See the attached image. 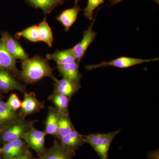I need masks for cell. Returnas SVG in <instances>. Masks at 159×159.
I'll return each instance as SVG.
<instances>
[{
    "mask_svg": "<svg viewBox=\"0 0 159 159\" xmlns=\"http://www.w3.org/2000/svg\"><path fill=\"white\" fill-rule=\"evenodd\" d=\"M21 63L20 79L27 84L35 83L45 77L51 78L54 82L57 80L46 58L35 55L32 58L22 61Z\"/></svg>",
    "mask_w": 159,
    "mask_h": 159,
    "instance_id": "cell-1",
    "label": "cell"
},
{
    "mask_svg": "<svg viewBox=\"0 0 159 159\" xmlns=\"http://www.w3.org/2000/svg\"><path fill=\"white\" fill-rule=\"evenodd\" d=\"M36 122V120L27 121L23 118L18 119L7 126L0 134V141L4 145L9 142L23 139L25 134L31 127L34 126Z\"/></svg>",
    "mask_w": 159,
    "mask_h": 159,
    "instance_id": "cell-2",
    "label": "cell"
},
{
    "mask_svg": "<svg viewBox=\"0 0 159 159\" xmlns=\"http://www.w3.org/2000/svg\"><path fill=\"white\" fill-rule=\"evenodd\" d=\"M116 130L107 134H89L84 136L85 143L93 147L101 159H109L108 151L111 143L120 132Z\"/></svg>",
    "mask_w": 159,
    "mask_h": 159,
    "instance_id": "cell-3",
    "label": "cell"
},
{
    "mask_svg": "<svg viewBox=\"0 0 159 159\" xmlns=\"http://www.w3.org/2000/svg\"><path fill=\"white\" fill-rule=\"evenodd\" d=\"M158 60L159 58L144 59L122 56L109 61H103L98 64L89 65L85 66L84 68L87 71L91 70L98 68L105 67L107 66H113L119 68L125 69L137 65L141 64L144 63L157 61Z\"/></svg>",
    "mask_w": 159,
    "mask_h": 159,
    "instance_id": "cell-4",
    "label": "cell"
},
{
    "mask_svg": "<svg viewBox=\"0 0 159 159\" xmlns=\"http://www.w3.org/2000/svg\"><path fill=\"white\" fill-rule=\"evenodd\" d=\"M46 135L44 131L38 130L33 126L25 134L23 140L28 147L36 152L40 157H42L46 150L45 146Z\"/></svg>",
    "mask_w": 159,
    "mask_h": 159,
    "instance_id": "cell-5",
    "label": "cell"
},
{
    "mask_svg": "<svg viewBox=\"0 0 159 159\" xmlns=\"http://www.w3.org/2000/svg\"><path fill=\"white\" fill-rule=\"evenodd\" d=\"M97 15L88 29L84 31L82 39L72 48L77 62L80 63L83 58L86 51L93 42L97 36V33L93 30Z\"/></svg>",
    "mask_w": 159,
    "mask_h": 159,
    "instance_id": "cell-6",
    "label": "cell"
},
{
    "mask_svg": "<svg viewBox=\"0 0 159 159\" xmlns=\"http://www.w3.org/2000/svg\"><path fill=\"white\" fill-rule=\"evenodd\" d=\"M44 108V102L39 100L36 94L33 92L26 93L24 94V99L19 113L21 118L25 119L28 116L37 113Z\"/></svg>",
    "mask_w": 159,
    "mask_h": 159,
    "instance_id": "cell-7",
    "label": "cell"
},
{
    "mask_svg": "<svg viewBox=\"0 0 159 159\" xmlns=\"http://www.w3.org/2000/svg\"><path fill=\"white\" fill-rule=\"evenodd\" d=\"M0 39L8 52L16 59L24 61L29 58V54L22 46L8 32L2 31Z\"/></svg>",
    "mask_w": 159,
    "mask_h": 159,
    "instance_id": "cell-8",
    "label": "cell"
},
{
    "mask_svg": "<svg viewBox=\"0 0 159 159\" xmlns=\"http://www.w3.org/2000/svg\"><path fill=\"white\" fill-rule=\"evenodd\" d=\"M19 91L25 94L27 93L25 86L19 81L10 72L0 69V91L9 93L11 91Z\"/></svg>",
    "mask_w": 159,
    "mask_h": 159,
    "instance_id": "cell-9",
    "label": "cell"
},
{
    "mask_svg": "<svg viewBox=\"0 0 159 159\" xmlns=\"http://www.w3.org/2000/svg\"><path fill=\"white\" fill-rule=\"evenodd\" d=\"M25 142L23 139L4 144L0 148V155L2 159H11L22 155L28 150Z\"/></svg>",
    "mask_w": 159,
    "mask_h": 159,
    "instance_id": "cell-10",
    "label": "cell"
},
{
    "mask_svg": "<svg viewBox=\"0 0 159 159\" xmlns=\"http://www.w3.org/2000/svg\"><path fill=\"white\" fill-rule=\"evenodd\" d=\"M16 63V59L8 52L0 39V69L9 71L20 79V71L17 69Z\"/></svg>",
    "mask_w": 159,
    "mask_h": 159,
    "instance_id": "cell-11",
    "label": "cell"
},
{
    "mask_svg": "<svg viewBox=\"0 0 159 159\" xmlns=\"http://www.w3.org/2000/svg\"><path fill=\"white\" fill-rule=\"evenodd\" d=\"M79 63L77 61L67 64L57 65V69L61 75L75 84L80 89V80L82 75L79 71Z\"/></svg>",
    "mask_w": 159,
    "mask_h": 159,
    "instance_id": "cell-12",
    "label": "cell"
},
{
    "mask_svg": "<svg viewBox=\"0 0 159 159\" xmlns=\"http://www.w3.org/2000/svg\"><path fill=\"white\" fill-rule=\"evenodd\" d=\"M75 152L67 150L55 140L52 147L46 149L42 157L43 159H73Z\"/></svg>",
    "mask_w": 159,
    "mask_h": 159,
    "instance_id": "cell-13",
    "label": "cell"
},
{
    "mask_svg": "<svg viewBox=\"0 0 159 159\" xmlns=\"http://www.w3.org/2000/svg\"><path fill=\"white\" fill-rule=\"evenodd\" d=\"M75 2V6L73 8L64 10L56 18L57 21L62 24L66 32L76 21L79 11L82 10L80 6L77 5V2Z\"/></svg>",
    "mask_w": 159,
    "mask_h": 159,
    "instance_id": "cell-14",
    "label": "cell"
},
{
    "mask_svg": "<svg viewBox=\"0 0 159 159\" xmlns=\"http://www.w3.org/2000/svg\"><path fill=\"white\" fill-rule=\"evenodd\" d=\"M59 140L60 144L63 148L74 152L85 143L84 137L76 129Z\"/></svg>",
    "mask_w": 159,
    "mask_h": 159,
    "instance_id": "cell-15",
    "label": "cell"
},
{
    "mask_svg": "<svg viewBox=\"0 0 159 159\" xmlns=\"http://www.w3.org/2000/svg\"><path fill=\"white\" fill-rule=\"evenodd\" d=\"M21 118L19 112L11 109L6 102L0 101V127L6 128Z\"/></svg>",
    "mask_w": 159,
    "mask_h": 159,
    "instance_id": "cell-16",
    "label": "cell"
},
{
    "mask_svg": "<svg viewBox=\"0 0 159 159\" xmlns=\"http://www.w3.org/2000/svg\"><path fill=\"white\" fill-rule=\"evenodd\" d=\"M79 89L74 83L63 77L61 80L57 79L55 81L54 92L59 93L71 99Z\"/></svg>",
    "mask_w": 159,
    "mask_h": 159,
    "instance_id": "cell-17",
    "label": "cell"
},
{
    "mask_svg": "<svg viewBox=\"0 0 159 159\" xmlns=\"http://www.w3.org/2000/svg\"><path fill=\"white\" fill-rule=\"evenodd\" d=\"M59 112L55 107H50L45 122V132L46 134L56 137L59 120Z\"/></svg>",
    "mask_w": 159,
    "mask_h": 159,
    "instance_id": "cell-18",
    "label": "cell"
},
{
    "mask_svg": "<svg viewBox=\"0 0 159 159\" xmlns=\"http://www.w3.org/2000/svg\"><path fill=\"white\" fill-rule=\"evenodd\" d=\"M48 60H53L57 65L67 64L76 61V58L72 49L67 50H57L52 54H48L46 56Z\"/></svg>",
    "mask_w": 159,
    "mask_h": 159,
    "instance_id": "cell-19",
    "label": "cell"
},
{
    "mask_svg": "<svg viewBox=\"0 0 159 159\" xmlns=\"http://www.w3.org/2000/svg\"><path fill=\"white\" fill-rule=\"evenodd\" d=\"M30 6L41 9L45 14H50L57 6L62 5L64 0H25Z\"/></svg>",
    "mask_w": 159,
    "mask_h": 159,
    "instance_id": "cell-20",
    "label": "cell"
},
{
    "mask_svg": "<svg viewBox=\"0 0 159 159\" xmlns=\"http://www.w3.org/2000/svg\"><path fill=\"white\" fill-rule=\"evenodd\" d=\"M73 123L69 116V114L59 112V120L56 137L59 139L69 134L75 130Z\"/></svg>",
    "mask_w": 159,
    "mask_h": 159,
    "instance_id": "cell-21",
    "label": "cell"
},
{
    "mask_svg": "<svg viewBox=\"0 0 159 159\" xmlns=\"http://www.w3.org/2000/svg\"><path fill=\"white\" fill-rule=\"evenodd\" d=\"M48 99L53 102L55 108L59 112L69 114L68 107L70 99L67 97L59 93L54 92L48 97Z\"/></svg>",
    "mask_w": 159,
    "mask_h": 159,
    "instance_id": "cell-22",
    "label": "cell"
},
{
    "mask_svg": "<svg viewBox=\"0 0 159 159\" xmlns=\"http://www.w3.org/2000/svg\"><path fill=\"white\" fill-rule=\"evenodd\" d=\"M38 26L39 41L46 43L49 47H52L54 38L51 27L49 26L46 17Z\"/></svg>",
    "mask_w": 159,
    "mask_h": 159,
    "instance_id": "cell-23",
    "label": "cell"
},
{
    "mask_svg": "<svg viewBox=\"0 0 159 159\" xmlns=\"http://www.w3.org/2000/svg\"><path fill=\"white\" fill-rule=\"evenodd\" d=\"M16 38L19 39L23 37L32 42L39 41V26L36 25L31 26L22 31L17 32L15 35Z\"/></svg>",
    "mask_w": 159,
    "mask_h": 159,
    "instance_id": "cell-24",
    "label": "cell"
},
{
    "mask_svg": "<svg viewBox=\"0 0 159 159\" xmlns=\"http://www.w3.org/2000/svg\"><path fill=\"white\" fill-rule=\"evenodd\" d=\"M105 0H88L86 7L84 9V17L89 20H92L93 17L94 11L98 6L104 3Z\"/></svg>",
    "mask_w": 159,
    "mask_h": 159,
    "instance_id": "cell-25",
    "label": "cell"
},
{
    "mask_svg": "<svg viewBox=\"0 0 159 159\" xmlns=\"http://www.w3.org/2000/svg\"><path fill=\"white\" fill-rule=\"evenodd\" d=\"M6 103L11 109L15 111H17L21 107V101L16 93H12L10 95Z\"/></svg>",
    "mask_w": 159,
    "mask_h": 159,
    "instance_id": "cell-26",
    "label": "cell"
},
{
    "mask_svg": "<svg viewBox=\"0 0 159 159\" xmlns=\"http://www.w3.org/2000/svg\"><path fill=\"white\" fill-rule=\"evenodd\" d=\"M11 159H32V158H31V152L29 150H28L22 155L16 157Z\"/></svg>",
    "mask_w": 159,
    "mask_h": 159,
    "instance_id": "cell-27",
    "label": "cell"
},
{
    "mask_svg": "<svg viewBox=\"0 0 159 159\" xmlns=\"http://www.w3.org/2000/svg\"><path fill=\"white\" fill-rule=\"evenodd\" d=\"M122 0H110V2L111 3V6H113L114 5H116L122 1ZM153 2H155L158 5L159 4V0H152Z\"/></svg>",
    "mask_w": 159,
    "mask_h": 159,
    "instance_id": "cell-28",
    "label": "cell"
},
{
    "mask_svg": "<svg viewBox=\"0 0 159 159\" xmlns=\"http://www.w3.org/2000/svg\"><path fill=\"white\" fill-rule=\"evenodd\" d=\"M3 96L2 95V92L0 91V101H2V99Z\"/></svg>",
    "mask_w": 159,
    "mask_h": 159,
    "instance_id": "cell-29",
    "label": "cell"
},
{
    "mask_svg": "<svg viewBox=\"0 0 159 159\" xmlns=\"http://www.w3.org/2000/svg\"><path fill=\"white\" fill-rule=\"evenodd\" d=\"M6 128H2V127H0V134H1V133H2V132L4 130V129H5Z\"/></svg>",
    "mask_w": 159,
    "mask_h": 159,
    "instance_id": "cell-30",
    "label": "cell"
},
{
    "mask_svg": "<svg viewBox=\"0 0 159 159\" xmlns=\"http://www.w3.org/2000/svg\"><path fill=\"white\" fill-rule=\"evenodd\" d=\"M35 159H43V158L42 157H40L38 158Z\"/></svg>",
    "mask_w": 159,
    "mask_h": 159,
    "instance_id": "cell-31",
    "label": "cell"
},
{
    "mask_svg": "<svg viewBox=\"0 0 159 159\" xmlns=\"http://www.w3.org/2000/svg\"><path fill=\"white\" fill-rule=\"evenodd\" d=\"M0 159H2V156H1V155H0Z\"/></svg>",
    "mask_w": 159,
    "mask_h": 159,
    "instance_id": "cell-32",
    "label": "cell"
},
{
    "mask_svg": "<svg viewBox=\"0 0 159 159\" xmlns=\"http://www.w3.org/2000/svg\"><path fill=\"white\" fill-rule=\"evenodd\" d=\"M80 1V0H75V1H77V2H78V1Z\"/></svg>",
    "mask_w": 159,
    "mask_h": 159,
    "instance_id": "cell-33",
    "label": "cell"
}]
</instances>
